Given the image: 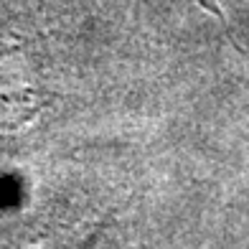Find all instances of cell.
<instances>
[{"mask_svg": "<svg viewBox=\"0 0 249 249\" xmlns=\"http://www.w3.org/2000/svg\"><path fill=\"white\" fill-rule=\"evenodd\" d=\"M198 3H201L203 8H206L209 13H213V16H216L219 20H224V13H221V8L216 5V0H198Z\"/></svg>", "mask_w": 249, "mask_h": 249, "instance_id": "obj_1", "label": "cell"}]
</instances>
